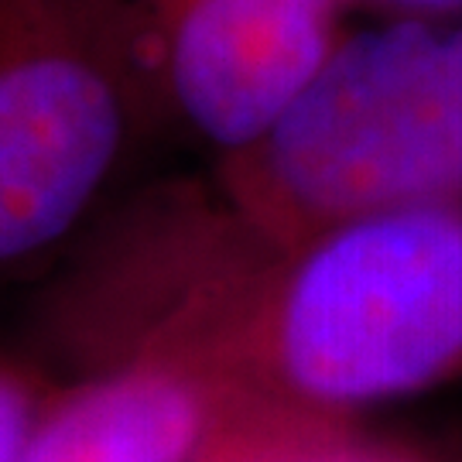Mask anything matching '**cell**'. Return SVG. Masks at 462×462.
I'll return each mask as SVG.
<instances>
[{
	"label": "cell",
	"mask_w": 462,
	"mask_h": 462,
	"mask_svg": "<svg viewBox=\"0 0 462 462\" xmlns=\"http://www.w3.org/2000/svg\"><path fill=\"white\" fill-rule=\"evenodd\" d=\"M141 97L114 0H0V274L83 223Z\"/></svg>",
	"instance_id": "obj_3"
},
{
	"label": "cell",
	"mask_w": 462,
	"mask_h": 462,
	"mask_svg": "<svg viewBox=\"0 0 462 462\" xmlns=\"http://www.w3.org/2000/svg\"><path fill=\"white\" fill-rule=\"evenodd\" d=\"M383 17H462V0H349Z\"/></svg>",
	"instance_id": "obj_7"
},
{
	"label": "cell",
	"mask_w": 462,
	"mask_h": 462,
	"mask_svg": "<svg viewBox=\"0 0 462 462\" xmlns=\"http://www.w3.org/2000/svg\"><path fill=\"white\" fill-rule=\"evenodd\" d=\"M240 213L284 250L349 216L462 202V17H383L326 66L244 154Z\"/></svg>",
	"instance_id": "obj_1"
},
{
	"label": "cell",
	"mask_w": 462,
	"mask_h": 462,
	"mask_svg": "<svg viewBox=\"0 0 462 462\" xmlns=\"http://www.w3.org/2000/svg\"><path fill=\"white\" fill-rule=\"evenodd\" d=\"M312 462H377V459H370V456H322V459H312Z\"/></svg>",
	"instance_id": "obj_8"
},
{
	"label": "cell",
	"mask_w": 462,
	"mask_h": 462,
	"mask_svg": "<svg viewBox=\"0 0 462 462\" xmlns=\"http://www.w3.org/2000/svg\"><path fill=\"white\" fill-rule=\"evenodd\" d=\"M216 421L213 377L182 356L148 353L49 397L24 462H192Z\"/></svg>",
	"instance_id": "obj_5"
},
{
	"label": "cell",
	"mask_w": 462,
	"mask_h": 462,
	"mask_svg": "<svg viewBox=\"0 0 462 462\" xmlns=\"http://www.w3.org/2000/svg\"><path fill=\"white\" fill-rule=\"evenodd\" d=\"M349 0H114L144 97L236 158L264 137L343 38Z\"/></svg>",
	"instance_id": "obj_4"
},
{
	"label": "cell",
	"mask_w": 462,
	"mask_h": 462,
	"mask_svg": "<svg viewBox=\"0 0 462 462\" xmlns=\"http://www.w3.org/2000/svg\"><path fill=\"white\" fill-rule=\"evenodd\" d=\"M281 397L360 411L462 366V202L349 216L288 250L247 326Z\"/></svg>",
	"instance_id": "obj_2"
},
{
	"label": "cell",
	"mask_w": 462,
	"mask_h": 462,
	"mask_svg": "<svg viewBox=\"0 0 462 462\" xmlns=\"http://www.w3.org/2000/svg\"><path fill=\"white\" fill-rule=\"evenodd\" d=\"M49 397L32 370L0 353V462H24Z\"/></svg>",
	"instance_id": "obj_6"
}]
</instances>
